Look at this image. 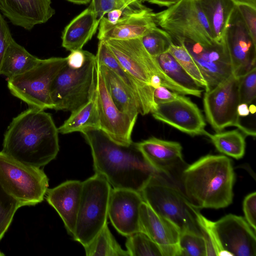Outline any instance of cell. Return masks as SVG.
I'll list each match as a JSON object with an SVG mask.
<instances>
[{
    "instance_id": "obj_26",
    "label": "cell",
    "mask_w": 256,
    "mask_h": 256,
    "mask_svg": "<svg viewBox=\"0 0 256 256\" xmlns=\"http://www.w3.org/2000/svg\"><path fill=\"white\" fill-rule=\"evenodd\" d=\"M108 90L116 106L122 112L137 119L139 112L133 96L119 77L110 68L98 66Z\"/></svg>"
},
{
    "instance_id": "obj_7",
    "label": "cell",
    "mask_w": 256,
    "mask_h": 256,
    "mask_svg": "<svg viewBox=\"0 0 256 256\" xmlns=\"http://www.w3.org/2000/svg\"><path fill=\"white\" fill-rule=\"evenodd\" d=\"M98 68L96 56L90 53L80 68L66 64L53 80L50 90L54 109L72 112L95 94Z\"/></svg>"
},
{
    "instance_id": "obj_32",
    "label": "cell",
    "mask_w": 256,
    "mask_h": 256,
    "mask_svg": "<svg viewBox=\"0 0 256 256\" xmlns=\"http://www.w3.org/2000/svg\"><path fill=\"white\" fill-rule=\"evenodd\" d=\"M178 62L187 74L205 91L209 90L208 84L196 61L184 45L170 44L167 50Z\"/></svg>"
},
{
    "instance_id": "obj_36",
    "label": "cell",
    "mask_w": 256,
    "mask_h": 256,
    "mask_svg": "<svg viewBox=\"0 0 256 256\" xmlns=\"http://www.w3.org/2000/svg\"><path fill=\"white\" fill-rule=\"evenodd\" d=\"M140 38L146 50L154 58L167 52L170 44L173 42L170 36L158 26Z\"/></svg>"
},
{
    "instance_id": "obj_35",
    "label": "cell",
    "mask_w": 256,
    "mask_h": 256,
    "mask_svg": "<svg viewBox=\"0 0 256 256\" xmlns=\"http://www.w3.org/2000/svg\"><path fill=\"white\" fill-rule=\"evenodd\" d=\"M180 256H206V245L202 234L181 232L178 240Z\"/></svg>"
},
{
    "instance_id": "obj_22",
    "label": "cell",
    "mask_w": 256,
    "mask_h": 256,
    "mask_svg": "<svg viewBox=\"0 0 256 256\" xmlns=\"http://www.w3.org/2000/svg\"><path fill=\"white\" fill-rule=\"evenodd\" d=\"M51 0H0V10L14 25L30 30L55 14Z\"/></svg>"
},
{
    "instance_id": "obj_47",
    "label": "cell",
    "mask_w": 256,
    "mask_h": 256,
    "mask_svg": "<svg viewBox=\"0 0 256 256\" xmlns=\"http://www.w3.org/2000/svg\"><path fill=\"white\" fill-rule=\"evenodd\" d=\"M70 2L76 4H87L91 2V0H67Z\"/></svg>"
},
{
    "instance_id": "obj_48",
    "label": "cell",
    "mask_w": 256,
    "mask_h": 256,
    "mask_svg": "<svg viewBox=\"0 0 256 256\" xmlns=\"http://www.w3.org/2000/svg\"><path fill=\"white\" fill-rule=\"evenodd\" d=\"M138 0L140 2H142V3L146 1V0Z\"/></svg>"
},
{
    "instance_id": "obj_5",
    "label": "cell",
    "mask_w": 256,
    "mask_h": 256,
    "mask_svg": "<svg viewBox=\"0 0 256 256\" xmlns=\"http://www.w3.org/2000/svg\"><path fill=\"white\" fill-rule=\"evenodd\" d=\"M154 18L157 26L178 44L198 43L205 48L218 46L207 18L196 0H178L167 8L154 13Z\"/></svg>"
},
{
    "instance_id": "obj_9",
    "label": "cell",
    "mask_w": 256,
    "mask_h": 256,
    "mask_svg": "<svg viewBox=\"0 0 256 256\" xmlns=\"http://www.w3.org/2000/svg\"><path fill=\"white\" fill-rule=\"evenodd\" d=\"M202 228L214 256H256V232L242 217L229 214L216 222L204 218Z\"/></svg>"
},
{
    "instance_id": "obj_44",
    "label": "cell",
    "mask_w": 256,
    "mask_h": 256,
    "mask_svg": "<svg viewBox=\"0 0 256 256\" xmlns=\"http://www.w3.org/2000/svg\"><path fill=\"white\" fill-rule=\"evenodd\" d=\"M122 12L120 9H114L108 12V20L111 23L116 22L122 16Z\"/></svg>"
},
{
    "instance_id": "obj_16",
    "label": "cell",
    "mask_w": 256,
    "mask_h": 256,
    "mask_svg": "<svg viewBox=\"0 0 256 256\" xmlns=\"http://www.w3.org/2000/svg\"><path fill=\"white\" fill-rule=\"evenodd\" d=\"M139 232L158 244L162 256H180V229L170 220L157 214L144 201L140 209Z\"/></svg>"
},
{
    "instance_id": "obj_10",
    "label": "cell",
    "mask_w": 256,
    "mask_h": 256,
    "mask_svg": "<svg viewBox=\"0 0 256 256\" xmlns=\"http://www.w3.org/2000/svg\"><path fill=\"white\" fill-rule=\"evenodd\" d=\"M49 180L42 169L22 164L0 152V183L21 207L43 201Z\"/></svg>"
},
{
    "instance_id": "obj_21",
    "label": "cell",
    "mask_w": 256,
    "mask_h": 256,
    "mask_svg": "<svg viewBox=\"0 0 256 256\" xmlns=\"http://www.w3.org/2000/svg\"><path fill=\"white\" fill-rule=\"evenodd\" d=\"M138 150L158 174L169 176L184 166L182 146L176 142L152 137L136 142Z\"/></svg>"
},
{
    "instance_id": "obj_46",
    "label": "cell",
    "mask_w": 256,
    "mask_h": 256,
    "mask_svg": "<svg viewBox=\"0 0 256 256\" xmlns=\"http://www.w3.org/2000/svg\"><path fill=\"white\" fill-rule=\"evenodd\" d=\"M236 6H246L256 10V0H230Z\"/></svg>"
},
{
    "instance_id": "obj_49",
    "label": "cell",
    "mask_w": 256,
    "mask_h": 256,
    "mask_svg": "<svg viewBox=\"0 0 256 256\" xmlns=\"http://www.w3.org/2000/svg\"><path fill=\"white\" fill-rule=\"evenodd\" d=\"M4 256V254L0 251V256Z\"/></svg>"
},
{
    "instance_id": "obj_6",
    "label": "cell",
    "mask_w": 256,
    "mask_h": 256,
    "mask_svg": "<svg viewBox=\"0 0 256 256\" xmlns=\"http://www.w3.org/2000/svg\"><path fill=\"white\" fill-rule=\"evenodd\" d=\"M104 42L121 66L140 83L154 89L162 86L180 94H190V90L178 84L165 74L156 58L146 50L140 38Z\"/></svg>"
},
{
    "instance_id": "obj_20",
    "label": "cell",
    "mask_w": 256,
    "mask_h": 256,
    "mask_svg": "<svg viewBox=\"0 0 256 256\" xmlns=\"http://www.w3.org/2000/svg\"><path fill=\"white\" fill-rule=\"evenodd\" d=\"M95 56L98 66H107L121 80L136 101L140 114L144 116L156 109L157 105L154 100V88L140 83L128 72L118 62L104 41L99 40Z\"/></svg>"
},
{
    "instance_id": "obj_41",
    "label": "cell",
    "mask_w": 256,
    "mask_h": 256,
    "mask_svg": "<svg viewBox=\"0 0 256 256\" xmlns=\"http://www.w3.org/2000/svg\"><path fill=\"white\" fill-rule=\"evenodd\" d=\"M12 39L8 26L0 13V70L6 50Z\"/></svg>"
},
{
    "instance_id": "obj_14",
    "label": "cell",
    "mask_w": 256,
    "mask_h": 256,
    "mask_svg": "<svg viewBox=\"0 0 256 256\" xmlns=\"http://www.w3.org/2000/svg\"><path fill=\"white\" fill-rule=\"evenodd\" d=\"M156 120L164 122L191 136L204 135V117L196 104L183 94L171 102L157 104L152 112Z\"/></svg>"
},
{
    "instance_id": "obj_39",
    "label": "cell",
    "mask_w": 256,
    "mask_h": 256,
    "mask_svg": "<svg viewBox=\"0 0 256 256\" xmlns=\"http://www.w3.org/2000/svg\"><path fill=\"white\" fill-rule=\"evenodd\" d=\"M243 210L245 220L248 224L256 232V192L248 194L243 202Z\"/></svg>"
},
{
    "instance_id": "obj_24",
    "label": "cell",
    "mask_w": 256,
    "mask_h": 256,
    "mask_svg": "<svg viewBox=\"0 0 256 256\" xmlns=\"http://www.w3.org/2000/svg\"><path fill=\"white\" fill-rule=\"evenodd\" d=\"M100 22L91 4L74 18L62 32V46L72 52L82 50L96 33Z\"/></svg>"
},
{
    "instance_id": "obj_19",
    "label": "cell",
    "mask_w": 256,
    "mask_h": 256,
    "mask_svg": "<svg viewBox=\"0 0 256 256\" xmlns=\"http://www.w3.org/2000/svg\"><path fill=\"white\" fill-rule=\"evenodd\" d=\"M180 43L196 61L208 84V90L233 74L227 48L218 46L205 48L194 42Z\"/></svg>"
},
{
    "instance_id": "obj_18",
    "label": "cell",
    "mask_w": 256,
    "mask_h": 256,
    "mask_svg": "<svg viewBox=\"0 0 256 256\" xmlns=\"http://www.w3.org/2000/svg\"><path fill=\"white\" fill-rule=\"evenodd\" d=\"M154 13L146 7L121 17L115 23L103 16L99 23L98 38L106 41L142 38L158 27Z\"/></svg>"
},
{
    "instance_id": "obj_13",
    "label": "cell",
    "mask_w": 256,
    "mask_h": 256,
    "mask_svg": "<svg viewBox=\"0 0 256 256\" xmlns=\"http://www.w3.org/2000/svg\"><path fill=\"white\" fill-rule=\"evenodd\" d=\"M96 94L100 129L115 142L124 146L130 144L136 119L121 112L116 106L98 69Z\"/></svg>"
},
{
    "instance_id": "obj_3",
    "label": "cell",
    "mask_w": 256,
    "mask_h": 256,
    "mask_svg": "<svg viewBox=\"0 0 256 256\" xmlns=\"http://www.w3.org/2000/svg\"><path fill=\"white\" fill-rule=\"evenodd\" d=\"M234 180L229 158L208 154L184 169L180 188L193 206L218 209L232 202Z\"/></svg>"
},
{
    "instance_id": "obj_29",
    "label": "cell",
    "mask_w": 256,
    "mask_h": 256,
    "mask_svg": "<svg viewBox=\"0 0 256 256\" xmlns=\"http://www.w3.org/2000/svg\"><path fill=\"white\" fill-rule=\"evenodd\" d=\"M207 136L221 153L236 159L241 158L244 154L245 135L238 130L209 133Z\"/></svg>"
},
{
    "instance_id": "obj_17",
    "label": "cell",
    "mask_w": 256,
    "mask_h": 256,
    "mask_svg": "<svg viewBox=\"0 0 256 256\" xmlns=\"http://www.w3.org/2000/svg\"><path fill=\"white\" fill-rule=\"evenodd\" d=\"M143 201L139 192L112 188L108 216L120 234L128 236L139 232L140 209Z\"/></svg>"
},
{
    "instance_id": "obj_45",
    "label": "cell",
    "mask_w": 256,
    "mask_h": 256,
    "mask_svg": "<svg viewBox=\"0 0 256 256\" xmlns=\"http://www.w3.org/2000/svg\"><path fill=\"white\" fill-rule=\"evenodd\" d=\"M178 0H146L150 3L156 4L160 6L169 7Z\"/></svg>"
},
{
    "instance_id": "obj_11",
    "label": "cell",
    "mask_w": 256,
    "mask_h": 256,
    "mask_svg": "<svg viewBox=\"0 0 256 256\" xmlns=\"http://www.w3.org/2000/svg\"><path fill=\"white\" fill-rule=\"evenodd\" d=\"M66 64V57L40 59L31 69L8 78V87L13 96L30 108L54 109L50 87L56 76Z\"/></svg>"
},
{
    "instance_id": "obj_31",
    "label": "cell",
    "mask_w": 256,
    "mask_h": 256,
    "mask_svg": "<svg viewBox=\"0 0 256 256\" xmlns=\"http://www.w3.org/2000/svg\"><path fill=\"white\" fill-rule=\"evenodd\" d=\"M165 74L178 84L202 95V90L187 74L176 60L166 52L156 58Z\"/></svg>"
},
{
    "instance_id": "obj_28",
    "label": "cell",
    "mask_w": 256,
    "mask_h": 256,
    "mask_svg": "<svg viewBox=\"0 0 256 256\" xmlns=\"http://www.w3.org/2000/svg\"><path fill=\"white\" fill-rule=\"evenodd\" d=\"M90 128L100 129L96 93L88 102L71 112L69 118L58 130V133L68 134L74 132H81Z\"/></svg>"
},
{
    "instance_id": "obj_43",
    "label": "cell",
    "mask_w": 256,
    "mask_h": 256,
    "mask_svg": "<svg viewBox=\"0 0 256 256\" xmlns=\"http://www.w3.org/2000/svg\"><path fill=\"white\" fill-rule=\"evenodd\" d=\"M90 53L82 49L70 52V54L66 57L68 66L74 68L82 67L84 64Z\"/></svg>"
},
{
    "instance_id": "obj_12",
    "label": "cell",
    "mask_w": 256,
    "mask_h": 256,
    "mask_svg": "<svg viewBox=\"0 0 256 256\" xmlns=\"http://www.w3.org/2000/svg\"><path fill=\"white\" fill-rule=\"evenodd\" d=\"M238 77L232 74L218 85L205 91L203 104L208 122L217 132L234 126L242 131L238 114L240 104Z\"/></svg>"
},
{
    "instance_id": "obj_37",
    "label": "cell",
    "mask_w": 256,
    "mask_h": 256,
    "mask_svg": "<svg viewBox=\"0 0 256 256\" xmlns=\"http://www.w3.org/2000/svg\"><path fill=\"white\" fill-rule=\"evenodd\" d=\"M20 204L9 195L0 183V240L8 229Z\"/></svg>"
},
{
    "instance_id": "obj_2",
    "label": "cell",
    "mask_w": 256,
    "mask_h": 256,
    "mask_svg": "<svg viewBox=\"0 0 256 256\" xmlns=\"http://www.w3.org/2000/svg\"><path fill=\"white\" fill-rule=\"evenodd\" d=\"M58 151V132L52 116L34 108L12 119L2 150L16 160L40 168L54 160Z\"/></svg>"
},
{
    "instance_id": "obj_42",
    "label": "cell",
    "mask_w": 256,
    "mask_h": 256,
    "mask_svg": "<svg viewBox=\"0 0 256 256\" xmlns=\"http://www.w3.org/2000/svg\"><path fill=\"white\" fill-rule=\"evenodd\" d=\"M180 94L165 86H159L154 89V100L157 105L174 100L178 98Z\"/></svg>"
},
{
    "instance_id": "obj_30",
    "label": "cell",
    "mask_w": 256,
    "mask_h": 256,
    "mask_svg": "<svg viewBox=\"0 0 256 256\" xmlns=\"http://www.w3.org/2000/svg\"><path fill=\"white\" fill-rule=\"evenodd\" d=\"M84 248L87 256H130L127 250H123L116 242L108 223Z\"/></svg>"
},
{
    "instance_id": "obj_23",
    "label": "cell",
    "mask_w": 256,
    "mask_h": 256,
    "mask_svg": "<svg viewBox=\"0 0 256 256\" xmlns=\"http://www.w3.org/2000/svg\"><path fill=\"white\" fill-rule=\"evenodd\" d=\"M82 182L66 181L46 193L48 202L62 220L68 233L74 235L80 203Z\"/></svg>"
},
{
    "instance_id": "obj_15",
    "label": "cell",
    "mask_w": 256,
    "mask_h": 256,
    "mask_svg": "<svg viewBox=\"0 0 256 256\" xmlns=\"http://www.w3.org/2000/svg\"><path fill=\"white\" fill-rule=\"evenodd\" d=\"M226 43L233 74L239 77L256 67V45L237 6L230 19Z\"/></svg>"
},
{
    "instance_id": "obj_4",
    "label": "cell",
    "mask_w": 256,
    "mask_h": 256,
    "mask_svg": "<svg viewBox=\"0 0 256 256\" xmlns=\"http://www.w3.org/2000/svg\"><path fill=\"white\" fill-rule=\"evenodd\" d=\"M140 194L144 202L157 214L174 223L180 232L192 231L202 234L195 214L198 208L193 206L180 188L164 174L156 173L152 176Z\"/></svg>"
},
{
    "instance_id": "obj_40",
    "label": "cell",
    "mask_w": 256,
    "mask_h": 256,
    "mask_svg": "<svg viewBox=\"0 0 256 256\" xmlns=\"http://www.w3.org/2000/svg\"><path fill=\"white\" fill-rule=\"evenodd\" d=\"M238 7L252 41L256 45V10L246 6H238Z\"/></svg>"
},
{
    "instance_id": "obj_27",
    "label": "cell",
    "mask_w": 256,
    "mask_h": 256,
    "mask_svg": "<svg viewBox=\"0 0 256 256\" xmlns=\"http://www.w3.org/2000/svg\"><path fill=\"white\" fill-rule=\"evenodd\" d=\"M40 60L12 39L6 50L0 74L12 78L31 69Z\"/></svg>"
},
{
    "instance_id": "obj_38",
    "label": "cell",
    "mask_w": 256,
    "mask_h": 256,
    "mask_svg": "<svg viewBox=\"0 0 256 256\" xmlns=\"http://www.w3.org/2000/svg\"><path fill=\"white\" fill-rule=\"evenodd\" d=\"M240 103L252 104L256 98V66L238 77Z\"/></svg>"
},
{
    "instance_id": "obj_34",
    "label": "cell",
    "mask_w": 256,
    "mask_h": 256,
    "mask_svg": "<svg viewBox=\"0 0 256 256\" xmlns=\"http://www.w3.org/2000/svg\"><path fill=\"white\" fill-rule=\"evenodd\" d=\"M90 4L99 20L114 9L122 10L121 17L146 8L136 0H91Z\"/></svg>"
},
{
    "instance_id": "obj_8",
    "label": "cell",
    "mask_w": 256,
    "mask_h": 256,
    "mask_svg": "<svg viewBox=\"0 0 256 256\" xmlns=\"http://www.w3.org/2000/svg\"><path fill=\"white\" fill-rule=\"evenodd\" d=\"M112 189L106 178L98 174L82 182L80 203L72 237L84 247L107 224Z\"/></svg>"
},
{
    "instance_id": "obj_33",
    "label": "cell",
    "mask_w": 256,
    "mask_h": 256,
    "mask_svg": "<svg viewBox=\"0 0 256 256\" xmlns=\"http://www.w3.org/2000/svg\"><path fill=\"white\" fill-rule=\"evenodd\" d=\"M126 238V246L130 256H162L158 244L144 234L138 232Z\"/></svg>"
},
{
    "instance_id": "obj_1",
    "label": "cell",
    "mask_w": 256,
    "mask_h": 256,
    "mask_svg": "<svg viewBox=\"0 0 256 256\" xmlns=\"http://www.w3.org/2000/svg\"><path fill=\"white\" fill-rule=\"evenodd\" d=\"M81 132L91 149L95 173L104 177L112 188L140 192L150 177L158 173L136 142L118 144L99 128Z\"/></svg>"
},
{
    "instance_id": "obj_25",
    "label": "cell",
    "mask_w": 256,
    "mask_h": 256,
    "mask_svg": "<svg viewBox=\"0 0 256 256\" xmlns=\"http://www.w3.org/2000/svg\"><path fill=\"white\" fill-rule=\"evenodd\" d=\"M204 12L216 45L227 48L226 38L236 5L230 0H196Z\"/></svg>"
}]
</instances>
